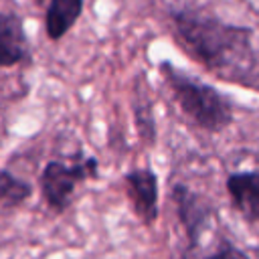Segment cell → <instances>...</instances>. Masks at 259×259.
Segmentation results:
<instances>
[{
	"label": "cell",
	"mask_w": 259,
	"mask_h": 259,
	"mask_svg": "<svg viewBox=\"0 0 259 259\" xmlns=\"http://www.w3.org/2000/svg\"><path fill=\"white\" fill-rule=\"evenodd\" d=\"M174 34L196 61L229 83L259 81V47L255 30L225 22L198 8L172 12Z\"/></svg>",
	"instance_id": "6da1fadb"
},
{
	"label": "cell",
	"mask_w": 259,
	"mask_h": 259,
	"mask_svg": "<svg viewBox=\"0 0 259 259\" xmlns=\"http://www.w3.org/2000/svg\"><path fill=\"white\" fill-rule=\"evenodd\" d=\"M160 75L180 109L198 127L217 134L233 123V103L225 93L194 79L170 61L160 63Z\"/></svg>",
	"instance_id": "7a4b0ae2"
},
{
	"label": "cell",
	"mask_w": 259,
	"mask_h": 259,
	"mask_svg": "<svg viewBox=\"0 0 259 259\" xmlns=\"http://www.w3.org/2000/svg\"><path fill=\"white\" fill-rule=\"evenodd\" d=\"M97 176L99 162L93 156H77L73 162L51 160L45 164L38 176L42 200L55 214H63L71 206L77 186L85 180H95Z\"/></svg>",
	"instance_id": "3957f363"
},
{
	"label": "cell",
	"mask_w": 259,
	"mask_h": 259,
	"mask_svg": "<svg viewBox=\"0 0 259 259\" xmlns=\"http://www.w3.org/2000/svg\"><path fill=\"white\" fill-rule=\"evenodd\" d=\"M123 188L136 219L144 227H154L160 214V182L156 172L134 168L123 174Z\"/></svg>",
	"instance_id": "277c9868"
},
{
	"label": "cell",
	"mask_w": 259,
	"mask_h": 259,
	"mask_svg": "<svg viewBox=\"0 0 259 259\" xmlns=\"http://www.w3.org/2000/svg\"><path fill=\"white\" fill-rule=\"evenodd\" d=\"M172 202L176 208V217H178V221L186 233L188 251H192L198 247L202 233L210 225L214 208L200 192H194L186 184H174L172 186Z\"/></svg>",
	"instance_id": "5b68a950"
},
{
	"label": "cell",
	"mask_w": 259,
	"mask_h": 259,
	"mask_svg": "<svg viewBox=\"0 0 259 259\" xmlns=\"http://www.w3.org/2000/svg\"><path fill=\"white\" fill-rule=\"evenodd\" d=\"M225 186L231 206L247 223H259V170L233 172L227 176Z\"/></svg>",
	"instance_id": "8992f818"
},
{
	"label": "cell",
	"mask_w": 259,
	"mask_h": 259,
	"mask_svg": "<svg viewBox=\"0 0 259 259\" xmlns=\"http://www.w3.org/2000/svg\"><path fill=\"white\" fill-rule=\"evenodd\" d=\"M30 61V45L24 22L14 12H0V67H16Z\"/></svg>",
	"instance_id": "52a82bcc"
},
{
	"label": "cell",
	"mask_w": 259,
	"mask_h": 259,
	"mask_svg": "<svg viewBox=\"0 0 259 259\" xmlns=\"http://www.w3.org/2000/svg\"><path fill=\"white\" fill-rule=\"evenodd\" d=\"M83 12V0H51L45 14V30L51 40H61Z\"/></svg>",
	"instance_id": "ba28073f"
},
{
	"label": "cell",
	"mask_w": 259,
	"mask_h": 259,
	"mask_svg": "<svg viewBox=\"0 0 259 259\" xmlns=\"http://www.w3.org/2000/svg\"><path fill=\"white\" fill-rule=\"evenodd\" d=\"M132 105H134V119H136L140 138L146 144H154L156 142V119H154L152 101L148 97V87L144 83V75H140V81L136 79L134 83Z\"/></svg>",
	"instance_id": "9c48e42d"
},
{
	"label": "cell",
	"mask_w": 259,
	"mask_h": 259,
	"mask_svg": "<svg viewBox=\"0 0 259 259\" xmlns=\"http://www.w3.org/2000/svg\"><path fill=\"white\" fill-rule=\"evenodd\" d=\"M32 196L30 182L18 178L10 170H0V217L14 212Z\"/></svg>",
	"instance_id": "30bf717a"
},
{
	"label": "cell",
	"mask_w": 259,
	"mask_h": 259,
	"mask_svg": "<svg viewBox=\"0 0 259 259\" xmlns=\"http://www.w3.org/2000/svg\"><path fill=\"white\" fill-rule=\"evenodd\" d=\"M180 259H192V257L184 253ZM198 259H249V255H247L241 247H237L235 243H231V241H227V239H221L219 245H217L208 255H202V257H198Z\"/></svg>",
	"instance_id": "8fae6325"
},
{
	"label": "cell",
	"mask_w": 259,
	"mask_h": 259,
	"mask_svg": "<svg viewBox=\"0 0 259 259\" xmlns=\"http://www.w3.org/2000/svg\"><path fill=\"white\" fill-rule=\"evenodd\" d=\"M32 2H34V4H36V6H42V4H45V2H47V0H32Z\"/></svg>",
	"instance_id": "7c38bea8"
}]
</instances>
